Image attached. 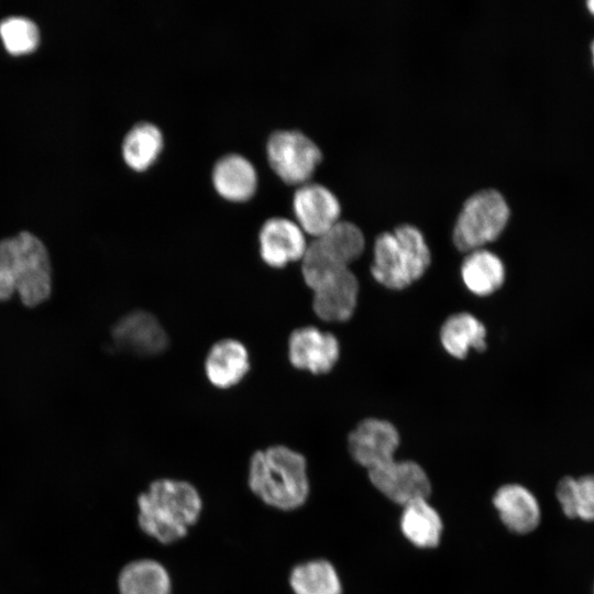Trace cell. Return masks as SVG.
<instances>
[{
	"label": "cell",
	"mask_w": 594,
	"mask_h": 594,
	"mask_svg": "<svg viewBox=\"0 0 594 594\" xmlns=\"http://www.w3.org/2000/svg\"><path fill=\"white\" fill-rule=\"evenodd\" d=\"M493 505L505 527L515 534H529L540 522L539 502L524 485H502L493 496Z\"/></svg>",
	"instance_id": "cell-15"
},
{
	"label": "cell",
	"mask_w": 594,
	"mask_h": 594,
	"mask_svg": "<svg viewBox=\"0 0 594 594\" xmlns=\"http://www.w3.org/2000/svg\"><path fill=\"white\" fill-rule=\"evenodd\" d=\"M296 222L304 232L318 237L340 219L341 204L326 185L316 182L300 184L293 196Z\"/></svg>",
	"instance_id": "cell-10"
},
{
	"label": "cell",
	"mask_w": 594,
	"mask_h": 594,
	"mask_svg": "<svg viewBox=\"0 0 594 594\" xmlns=\"http://www.w3.org/2000/svg\"><path fill=\"white\" fill-rule=\"evenodd\" d=\"M485 326L469 312L450 316L440 329L443 349L455 359H464L471 350H485Z\"/></svg>",
	"instance_id": "cell-20"
},
{
	"label": "cell",
	"mask_w": 594,
	"mask_h": 594,
	"mask_svg": "<svg viewBox=\"0 0 594 594\" xmlns=\"http://www.w3.org/2000/svg\"><path fill=\"white\" fill-rule=\"evenodd\" d=\"M509 216V206L497 189L473 193L463 202L453 227L455 246L464 252L484 248L499 237Z\"/></svg>",
	"instance_id": "cell-6"
},
{
	"label": "cell",
	"mask_w": 594,
	"mask_h": 594,
	"mask_svg": "<svg viewBox=\"0 0 594 594\" xmlns=\"http://www.w3.org/2000/svg\"><path fill=\"white\" fill-rule=\"evenodd\" d=\"M0 36L6 50L13 55L33 52L40 41L36 24L23 16H10L1 21Z\"/></svg>",
	"instance_id": "cell-25"
},
{
	"label": "cell",
	"mask_w": 594,
	"mask_h": 594,
	"mask_svg": "<svg viewBox=\"0 0 594 594\" xmlns=\"http://www.w3.org/2000/svg\"><path fill=\"white\" fill-rule=\"evenodd\" d=\"M163 143V133L156 124L140 121L128 131L123 139V158L135 170L146 169L156 161Z\"/></svg>",
	"instance_id": "cell-22"
},
{
	"label": "cell",
	"mask_w": 594,
	"mask_h": 594,
	"mask_svg": "<svg viewBox=\"0 0 594 594\" xmlns=\"http://www.w3.org/2000/svg\"><path fill=\"white\" fill-rule=\"evenodd\" d=\"M587 9L594 15V0L587 1Z\"/></svg>",
	"instance_id": "cell-26"
},
{
	"label": "cell",
	"mask_w": 594,
	"mask_h": 594,
	"mask_svg": "<svg viewBox=\"0 0 594 594\" xmlns=\"http://www.w3.org/2000/svg\"><path fill=\"white\" fill-rule=\"evenodd\" d=\"M556 496L569 518L594 521V474L563 477L557 485Z\"/></svg>",
	"instance_id": "cell-24"
},
{
	"label": "cell",
	"mask_w": 594,
	"mask_h": 594,
	"mask_svg": "<svg viewBox=\"0 0 594 594\" xmlns=\"http://www.w3.org/2000/svg\"><path fill=\"white\" fill-rule=\"evenodd\" d=\"M430 262L422 232L414 224L402 223L375 238L371 274L384 287L400 290L418 280Z\"/></svg>",
	"instance_id": "cell-4"
},
{
	"label": "cell",
	"mask_w": 594,
	"mask_h": 594,
	"mask_svg": "<svg viewBox=\"0 0 594 594\" xmlns=\"http://www.w3.org/2000/svg\"><path fill=\"white\" fill-rule=\"evenodd\" d=\"M339 355V341L330 332L306 326L289 336L288 359L298 370L324 374L333 369Z\"/></svg>",
	"instance_id": "cell-11"
},
{
	"label": "cell",
	"mask_w": 594,
	"mask_h": 594,
	"mask_svg": "<svg viewBox=\"0 0 594 594\" xmlns=\"http://www.w3.org/2000/svg\"><path fill=\"white\" fill-rule=\"evenodd\" d=\"M268 162L286 183L302 184L312 175L322 158L317 143L295 129L276 130L266 142Z\"/></svg>",
	"instance_id": "cell-7"
},
{
	"label": "cell",
	"mask_w": 594,
	"mask_h": 594,
	"mask_svg": "<svg viewBox=\"0 0 594 594\" xmlns=\"http://www.w3.org/2000/svg\"><path fill=\"white\" fill-rule=\"evenodd\" d=\"M114 343L133 354L152 356L163 352L168 343L167 334L158 319L145 310L123 316L113 327Z\"/></svg>",
	"instance_id": "cell-13"
},
{
	"label": "cell",
	"mask_w": 594,
	"mask_h": 594,
	"mask_svg": "<svg viewBox=\"0 0 594 594\" xmlns=\"http://www.w3.org/2000/svg\"><path fill=\"white\" fill-rule=\"evenodd\" d=\"M362 230L353 222L339 220L308 243L301 258V273L311 289L328 277L349 270L364 250Z\"/></svg>",
	"instance_id": "cell-5"
},
{
	"label": "cell",
	"mask_w": 594,
	"mask_h": 594,
	"mask_svg": "<svg viewBox=\"0 0 594 594\" xmlns=\"http://www.w3.org/2000/svg\"><path fill=\"white\" fill-rule=\"evenodd\" d=\"M249 486L265 504L294 510L309 495L305 457L285 446H273L254 452L249 466Z\"/></svg>",
	"instance_id": "cell-3"
},
{
	"label": "cell",
	"mask_w": 594,
	"mask_h": 594,
	"mask_svg": "<svg viewBox=\"0 0 594 594\" xmlns=\"http://www.w3.org/2000/svg\"><path fill=\"white\" fill-rule=\"evenodd\" d=\"M591 50H592V55H593V64H594V41L592 42V45H591Z\"/></svg>",
	"instance_id": "cell-27"
},
{
	"label": "cell",
	"mask_w": 594,
	"mask_h": 594,
	"mask_svg": "<svg viewBox=\"0 0 594 594\" xmlns=\"http://www.w3.org/2000/svg\"><path fill=\"white\" fill-rule=\"evenodd\" d=\"M250 370L246 346L235 339L216 342L205 360L208 381L218 388H230L240 383Z\"/></svg>",
	"instance_id": "cell-16"
},
{
	"label": "cell",
	"mask_w": 594,
	"mask_h": 594,
	"mask_svg": "<svg viewBox=\"0 0 594 594\" xmlns=\"http://www.w3.org/2000/svg\"><path fill=\"white\" fill-rule=\"evenodd\" d=\"M400 441L396 427L387 420L367 418L349 435L352 459L367 471L395 459Z\"/></svg>",
	"instance_id": "cell-9"
},
{
	"label": "cell",
	"mask_w": 594,
	"mask_h": 594,
	"mask_svg": "<svg viewBox=\"0 0 594 594\" xmlns=\"http://www.w3.org/2000/svg\"><path fill=\"white\" fill-rule=\"evenodd\" d=\"M403 536L415 547L435 548L440 543L443 522L438 510L427 499L403 506L399 518Z\"/></svg>",
	"instance_id": "cell-18"
},
{
	"label": "cell",
	"mask_w": 594,
	"mask_h": 594,
	"mask_svg": "<svg viewBox=\"0 0 594 594\" xmlns=\"http://www.w3.org/2000/svg\"><path fill=\"white\" fill-rule=\"evenodd\" d=\"M312 290V308L321 320L342 322L352 317L358 304L359 282L350 268L328 277Z\"/></svg>",
	"instance_id": "cell-14"
},
{
	"label": "cell",
	"mask_w": 594,
	"mask_h": 594,
	"mask_svg": "<svg viewBox=\"0 0 594 594\" xmlns=\"http://www.w3.org/2000/svg\"><path fill=\"white\" fill-rule=\"evenodd\" d=\"M140 528L161 543L184 538L199 519L201 497L186 481L160 479L138 497Z\"/></svg>",
	"instance_id": "cell-1"
},
{
	"label": "cell",
	"mask_w": 594,
	"mask_h": 594,
	"mask_svg": "<svg viewBox=\"0 0 594 594\" xmlns=\"http://www.w3.org/2000/svg\"><path fill=\"white\" fill-rule=\"evenodd\" d=\"M289 584L295 594H342L341 579L324 559L309 560L293 568Z\"/></svg>",
	"instance_id": "cell-23"
},
{
	"label": "cell",
	"mask_w": 594,
	"mask_h": 594,
	"mask_svg": "<svg viewBox=\"0 0 594 594\" xmlns=\"http://www.w3.org/2000/svg\"><path fill=\"white\" fill-rule=\"evenodd\" d=\"M216 190L226 199H249L257 185V173L253 163L242 154L228 153L218 158L212 168Z\"/></svg>",
	"instance_id": "cell-17"
},
{
	"label": "cell",
	"mask_w": 594,
	"mask_h": 594,
	"mask_svg": "<svg viewBox=\"0 0 594 594\" xmlns=\"http://www.w3.org/2000/svg\"><path fill=\"white\" fill-rule=\"evenodd\" d=\"M367 473L372 485L402 507L418 499H427L431 493L428 474L415 461L393 459Z\"/></svg>",
	"instance_id": "cell-8"
},
{
	"label": "cell",
	"mask_w": 594,
	"mask_h": 594,
	"mask_svg": "<svg viewBox=\"0 0 594 594\" xmlns=\"http://www.w3.org/2000/svg\"><path fill=\"white\" fill-rule=\"evenodd\" d=\"M51 292L52 267L42 241L26 231L0 241V300L18 293L23 305L34 307Z\"/></svg>",
	"instance_id": "cell-2"
},
{
	"label": "cell",
	"mask_w": 594,
	"mask_h": 594,
	"mask_svg": "<svg viewBox=\"0 0 594 594\" xmlns=\"http://www.w3.org/2000/svg\"><path fill=\"white\" fill-rule=\"evenodd\" d=\"M260 255L265 264L282 268L301 261L307 241L300 226L285 217H272L264 221L258 233Z\"/></svg>",
	"instance_id": "cell-12"
},
{
	"label": "cell",
	"mask_w": 594,
	"mask_h": 594,
	"mask_svg": "<svg viewBox=\"0 0 594 594\" xmlns=\"http://www.w3.org/2000/svg\"><path fill=\"white\" fill-rule=\"evenodd\" d=\"M461 278L472 294L485 297L499 289L505 280V266L494 252L481 248L468 252L461 265Z\"/></svg>",
	"instance_id": "cell-19"
},
{
	"label": "cell",
	"mask_w": 594,
	"mask_h": 594,
	"mask_svg": "<svg viewBox=\"0 0 594 594\" xmlns=\"http://www.w3.org/2000/svg\"><path fill=\"white\" fill-rule=\"evenodd\" d=\"M120 594H170L167 570L157 561L141 559L128 563L118 578Z\"/></svg>",
	"instance_id": "cell-21"
}]
</instances>
